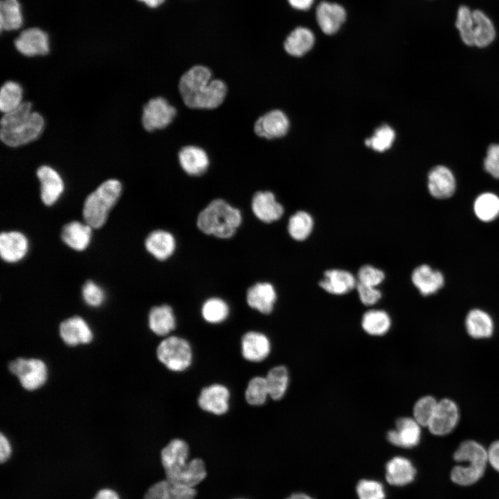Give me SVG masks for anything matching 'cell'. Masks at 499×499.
Wrapping results in <instances>:
<instances>
[{
	"instance_id": "obj_1",
	"label": "cell",
	"mask_w": 499,
	"mask_h": 499,
	"mask_svg": "<svg viewBox=\"0 0 499 499\" xmlns=\"http://www.w3.org/2000/svg\"><path fill=\"white\" fill-rule=\"evenodd\" d=\"M178 91L187 107L214 110L224 103L228 87L225 81L212 78L211 69L196 64L184 72L178 80Z\"/></svg>"
},
{
	"instance_id": "obj_15",
	"label": "cell",
	"mask_w": 499,
	"mask_h": 499,
	"mask_svg": "<svg viewBox=\"0 0 499 499\" xmlns=\"http://www.w3.org/2000/svg\"><path fill=\"white\" fill-rule=\"evenodd\" d=\"M40 182V197L47 206L55 204L62 194L64 185L60 175L52 167L41 166L36 171Z\"/></svg>"
},
{
	"instance_id": "obj_34",
	"label": "cell",
	"mask_w": 499,
	"mask_h": 499,
	"mask_svg": "<svg viewBox=\"0 0 499 499\" xmlns=\"http://www.w3.org/2000/svg\"><path fill=\"white\" fill-rule=\"evenodd\" d=\"M392 325L389 314L383 310L371 309L365 312L361 319L364 331L371 336H383L389 331Z\"/></svg>"
},
{
	"instance_id": "obj_5",
	"label": "cell",
	"mask_w": 499,
	"mask_h": 499,
	"mask_svg": "<svg viewBox=\"0 0 499 499\" xmlns=\"http://www.w3.org/2000/svg\"><path fill=\"white\" fill-rule=\"evenodd\" d=\"M242 220L240 212L222 199L211 201L199 214L198 228L220 238L231 237Z\"/></svg>"
},
{
	"instance_id": "obj_33",
	"label": "cell",
	"mask_w": 499,
	"mask_h": 499,
	"mask_svg": "<svg viewBox=\"0 0 499 499\" xmlns=\"http://www.w3.org/2000/svg\"><path fill=\"white\" fill-rule=\"evenodd\" d=\"M150 330L157 335H166L175 328V318L168 305L153 307L148 315Z\"/></svg>"
},
{
	"instance_id": "obj_13",
	"label": "cell",
	"mask_w": 499,
	"mask_h": 499,
	"mask_svg": "<svg viewBox=\"0 0 499 499\" xmlns=\"http://www.w3.org/2000/svg\"><path fill=\"white\" fill-rule=\"evenodd\" d=\"M421 427L413 417H400L396 421L395 428L387 432V439L396 446L413 448L420 441Z\"/></svg>"
},
{
	"instance_id": "obj_25",
	"label": "cell",
	"mask_w": 499,
	"mask_h": 499,
	"mask_svg": "<svg viewBox=\"0 0 499 499\" xmlns=\"http://www.w3.org/2000/svg\"><path fill=\"white\" fill-rule=\"evenodd\" d=\"M412 281L421 295L428 296L437 292L442 288L444 278L439 271L423 264L414 270Z\"/></svg>"
},
{
	"instance_id": "obj_49",
	"label": "cell",
	"mask_w": 499,
	"mask_h": 499,
	"mask_svg": "<svg viewBox=\"0 0 499 499\" xmlns=\"http://www.w3.org/2000/svg\"><path fill=\"white\" fill-rule=\"evenodd\" d=\"M356 289L360 301L365 306H373L381 298V292L376 287L357 283Z\"/></svg>"
},
{
	"instance_id": "obj_11",
	"label": "cell",
	"mask_w": 499,
	"mask_h": 499,
	"mask_svg": "<svg viewBox=\"0 0 499 499\" xmlns=\"http://www.w3.org/2000/svg\"><path fill=\"white\" fill-rule=\"evenodd\" d=\"M289 126L288 118L283 111L272 110L256 119L253 130L258 137L270 140L284 137Z\"/></svg>"
},
{
	"instance_id": "obj_16",
	"label": "cell",
	"mask_w": 499,
	"mask_h": 499,
	"mask_svg": "<svg viewBox=\"0 0 499 499\" xmlns=\"http://www.w3.org/2000/svg\"><path fill=\"white\" fill-rule=\"evenodd\" d=\"M229 397L230 393L227 387L221 384H212L201 390L198 403L204 411L222 415L229 410Z\"/></svg>"
},
{
	"instance_id": "obj_43",
	"label": "cell",
	"mask_w": 499,
	"mask_h": 499,
	"mask_svg": "<svg viewBox=\"0 0 499 499\" xmlns=\"http://www.w3.org/2000/svg\"><path fill=\"white\" fill-rule=\"evenodd\" d=\"M438 401L432 396L419 399L413 407V418L421 426L427 427L434 414Z\"/></svg>"
},
{
	"instance_id": "obj_3",
	"label": "cell",
	"mask_w": 499,
	"mask_h": 499,
	"mask_svg": "<svg viewBox=\"0 0 499 499\" xmlns=\"http://www.w3.org/2000/svg\"><path fill=\"white\" fill-rule=\"evenodd\" d=\"M33 105L23 102L16 109L7 112L1 119L0 139L7 146L17 148L37 139L44 128V119Z\"/></svg>"
},
{
	"instance_id": "obj_42",
	"label": "cell",
	"mask_w": 499,
	"mask_h": 499,
	"mask_svg": "<svg viewBox=\"0 0 499 499\" xmlns=\"http://www.w3.org/2000/svg\"><path fill=\"white\" fill-rule=\"evenodd\" d=\"M229 307L221 299L211 298L207 300L202 308V315L208 322L217 324L224 321L228 316Z\"/></svg>"
},
{
	"instance_id": "obj_38",
	"label": "cell",
	"mask_w": 499,
	"mask_h": 499,
	"mask_svg": "<svg viewBox=\"0 0 499 499\" xmlns=\"http://www.w3.org/2000/svg\"><path fill=\"white\" fill-rule=\"evenodd\" d=\"M474 211L482 221L493 220L499 216V198L491 193L480 195L474 202Z\"/></svg>"
},
{
	"instance_id": "obj_24",
	"label": "cell",
	"mask_w": 499,
	"mask_h": 499,
	"mask_svg": "<svg viewBox=\"0 0 499 499\" xmlns=\"http://www.w3.org/2000/svg\"><path fill=\"white\" fill-rule=\"evenodd\" d=\"M194 488L173 483L166 479L152 485L143 499H194Z\"/></svg>"
},
{
	"instance_id": "obj_50",
	"label": "cell",
	"mask_w": 499,
	"mask_h": 499,
	"mask_svg": "<svg viewBox=\"0 0 499 499\" xmlns=\"http://www.w3.org/2000/svg\"><path fill=\"white\" fill-rule=\"evenodd\" d=\"M488 462L499 472V440L493 442L487 450Z\"/></svg>"
},
{
	"instance_id": "obj_14",
	"label": "cell",
	"mask_w": 499,
	"mask_h": 499,
	"mask_svg": "<svg viewBox=\"0 0 499 499\" xmlns=\"http://www.w3.org/2000/svg\"><path fill=\"white\" fill-rule=\"evenodd\" d=\"M181 168L189 175L200 176L209 168L210 159L202 148L195 145L182 147L177 152Z\"/></svg>"
},
{
	"instance_id": "obj_46",
	"label": "cell",
	"mask_w": 499,
	"mask_h": 499,
	"mask_svg": "<svg viewBox=\"0 0 499 499\" xmlns=\"http://www.w3.org/2000/svg\"><path fill=\"white\" fill-rule=\"evenodd\" d=\"M385 279L383 270L371 265H362L357 274V282L363 285L376 287Z\"/></svg>"
},
{
	"instance_id": "obj_18",
	"label": "cell",
	"mask_w": 499,
	"mask_h": 499,
	"mask_svg": "<svg viewBox=\"0 0 499 499\" xmlns=\"http://www.w3.org/2000/svg\"><path fill=\"white\" fill-rule=\"evenodd\" d=\"M60 335L62 340L70 346L87 344L93 339L89 324L79 316L64 320L60 325Z\"/></svg>"
},
{
	"instance_id": "obj_47",
	"label": "cell",
	"mask_w": 499,
	"mask_h": 499,
	"mask_svg": "<svg viewBox=\"0 0 499 499\" xmlns=\"http://www.w3.org/2000/svg\"><path fill=\"white\" fill-rule=\"evenodd\" d=\"M82 295L85 302L89 306L98 307L105 301L103 288L92 281H87L82 286Z\"/></svg>"
},
{
	"instance_id": "obj_27",
	"label": "cell",
	"mask_w": 499,
	"mask_h": 499,
	"mask_svg": "<svg viewBox=\"0 0 499 499\" xmlns=\"http://www.w3.org/2000/svg\"><path fill=\"white\" fill-rule=\"evenodd\" d=\"M92 227L86 222L71 221L66 224L61 232L63 242L73 250H85L91 239Z\"/></svg>"
},
{
	"instance_id": "obj_19",
	"label": "cell",
	"mask_w": 499,
	"mask_h": 499,
	"mask_svg": "<svg viewBox=\"0 0 499 499\" xmlns=\"http://www.w3.org/2000/svg\"><path fill=\"white\" fill-rule=\"evenodd\" d=\"M270 351V340L262 333L249 331L241 338V353L248 361H263L268 356Z\"/></svg>"
},
{
	"instance_id": "obj_36",
	"label": "cell",
	"mask_w": 499,
	"mask_h": 499,
	"mask_svg": "<svg viewBox=\"0 0 499 499\" xmlns=\"http://www.w3.org/2000/svg\"><path fill=\"white\" fill-rule=\"evenodd\" d=\"M265 380L269 396L274 401L281 399L286 394L289 385V374L283 365L275 366L270 369Z\"/></svg>"
},
{
	"instance_id": "obj_7",
	"label": "cell",
	"mask_w": 499,
	"mask_h": 499,
	"mask_svg": "<svg viewBox=\"0 0 499 499\" xmlns=\"http://www.w3.org/2000/svg\"><path fill=\"white\" fill-rule=\"evenodd\" d=\"M158 360L173 371H182L191 364L192 349L185 339L170 336L164 339L157 348Z\"/></svg>"
},
{
	"instance_id": "obj_20",
	"label": "cell",
	"mask_w": 499,
	"mask_h": 499,
	"mask_svg": "<svg viewBox=\"0 0 499 499\" xmlns=\"http://www.w3.org/2000/svg\"><path fill=\"white\" fill-rule=\"evenodd\" d=\"M252 208L255 216L261 221L272 222L279 220L283 213V208L268 191L255 193L252 201Z\"/></svg>"
},
{
	"instance_id": "obj_32",
	"label": "cell",
	"mask_w": 499,
	"mask_h": 499,
	"mask_svg": "<svg viewBox=\"0 0 499 499\" xmlns=\"http://www.w3.org/2000/svg\"><path fill=\"white\" fill-rule=\"evenodd\" d=\"M315 37L308 28L297 27L286 37L283 47L290 55L300 57L311 49Z\"/></svg>"
},
{
	"instance_id": "obj_52",
	"label": "cell",
	"mask_w": 499,
	"mask_h": 499,
	"mask_svg": "<svg viewBox=\"0 0 499 499\" xmlns=\"http://www.w3.org/2000/svg\"><path fill=\"white\" fill-rule=\"evenodd\" d=\"M288 2L295 9L306 10L310 8L313 0H288Z\"/></svg>"
},
{
	"instance_id": "obj_2",
	"label": "cell",
	"mask_w": 499,
	"mask_h": 499,
	"mask_svg": "<svg viewBox=\"0 0 499 499\" xmlns=\"http://www.w3.org/2000/svg\"><path fill=\"white\" fill-rule=\"evenodd\" d=\"M189 448L180 439H172L161 452V459L166 480L177 484L194 488L207 475L202 459L195 458L186 462Z\"/></svg>"
},
{
	"instance_id": "obj_12",
	"label": "cell",
	"mask_w": 499,
	"mask_h": 499,
	"mask_svg": "<svg viewBox=\"0 0 499 499\" xmlns=\"http://www.w3.org/2000/svg\"><path fill=\"white\" fill-rule=\"evenodd\" d=\"M459 418L457 404L451 399H443L438 401L434 414L427 427L432 435H446L455 429Z\"/></svg>"
},
{
	"instance_id": "obj_4",
	"label": "cell",
	"mask_w": 499,
	"mask_h": 499,
	"mask_svg": "<svg viewBox=\"0 0 499 499\" xmlns=\"http://www.w3.org/2000/svg\"><path fill=\"white\" fill-rule=\"evenodd\" d=\"M457 462L466 465H457L450 473L451 480L460 486H470L477 482L484 475L488 463L487 450L473 440L462 441L453 454Z\"/></svg>"
},
{
	"instance_id": "obj_51",
	"label": "cell",
	"mask_w": 499,
	"mask_h": 499,
	"mask_svg": "<svg viewBox=\"0 0 499 499\" xmlns=\"http://www.w3.org/2000/svg\"><path fill=\"white\" fill-rule=\"evenodd\" d=\"M11 446L8 438L1 434L0 437V460L1 463L6 462L11 455Z\"/></svg>"
},
{
	"instance_id": "obj_17",
	"label": "cell",
	"mask_w": 499,
	"mask_h": 499,
	"mask_svg": "<svg viewBox=\"0 0 499 499\" xmlns=\"http://www.w3.org/2000/svg\"><path fill=\"white\" fill-rule=\"evenodd\" d=\"M28 246V238L21 232L10 231L1 234L0 254L6 262L12 263L21 261L26 255Z\"/></svg>"
},
{
	"instance_id": "obj_23",
	"label": "cell",
	"mask_w": 499,
	"mask_h": 499,
	"mask_svg": "<svg viewBox=\"0 0 499 499\" xmlns=\"http://www.w3.org/2000/svg\"><path fill=\"white\" fill-rule=\"evenodd\" d=\"M345 17V10L337 3L322 1L317 8V23L322 30L327 35L335 33L344 21Z\"/></svg>"
},
{
	"instance_id": "obj_48",
	"label": "cell",
	"mask_w": 499,
	"mask_h": 499,
	"mask_svg": "<svg viewBox=\"0 0 499 499\" xmlns=\"http://www.w3.org/2000/svg\"><path fill=\"white\" fill-rule=\"evenodd\" d=\"M484 167L493 177L499 179V145L492 144L488 150Z\"/></svg>"
},
{
	"instance_id": "obj_40",
	"label": "cell",
	"mask_w": 499,
	"mask_h": 499,
	"mask_svg": "<svg viewBox=\"0 0 499 499\" xmlns=\"http://www.w3.org/2000/svg\"><path fill=\"white\" fill-rule=\"evenodd\" d=\"M455 26L463 42L467 46H474V21L472 11L467 6L459 8Z\"/></svg>"
},
{
	"instance_id": "obj_21",
	"label": "cell",
	"mask_w": 499,
	"mask_h": 499,
	"mask_svg": "<svg viewBox=\"0 0 499 499\" xmlns=\"http://www.w3.org/2000/svg\"><path fill=\"white\" fill-rule=\"evenodd\" d=\"M428 187L432 196L446 199L455 190V180L452 172L446 166H437L428 174Z\"/></svg>"
},
{
	"instance_id": "obj_39",
	"label": "cell",
	"mask_w": 499,
	"mask_h": 499,
	"mask_svg": "<svg viewBox=\"0 0 499 499\" xmlns=\"http://www.w3.org/2000/svg\"><path fill=\"white\" fill-rule=\"evenodd\" d=\"M23 89L17 82L9 80L4 82L0 91V110L6 114L17 107L23 102Z\"/></svg>"
},
{
	"instance_id": "obj_54",
	"label": "cell",
	"mask_w": 499,
	"mask_h": 499,
	"mask_svg": "<svg viewBox=\"0 0 499 499\" xmlns=\"http://www.w3.org/2000/svg\"><path fill=\"white\" fill-rule=\"evenodd\" d=\"M144 4L147 8L152 10H155L160 7L166 0H137Z\"/></svg>"
},
{
	"instance_id": "obj_45",
	"label": "cell",
	"mask_w": 499,
	"mask_h": 499,
	"mask_svg": "<svg viewBox=\"0 0 499 499\" xmlns=\"http://www.w3.org/2000/svg\"><path fill=\"white\" fill-rule=\"evenodd\" d=\"M359 499H384L385 494L383 485L377 481L362 480L356 487Z\"/></svg>"
},
{
	"instance_id": "obj_44",
	"label": "cell",
	"mask_w": 499,
	"mask_h": 499,
	"mask_svg": "<svg viewBox=\"0 0 499 499\" xmlns=\"http://www.w3.org/2000/svg\"><path fill=\"white\" fill-rule=\"evenodd\" d=\"M395 133L392 128L383 125L378 128L373 136L366 139L365 145L378 152L389 149L394 140Z\"/></svg>"
},
{
	"instance_id": "obj_35",
	"label": "cell",
	"mask_w": 499,
	"mask_h": 499,
	"mask_svg": "<svg viewBox=\"0 0 499 499\" xmlns=\"http://www.w3.org/2000/svg\"><path fill=\"white\" fill-rule=\"evenodd\" d=\"M474 21V45L484 48L494 40L496 32L490 19L481 10L472 11Z\"/></svg>"
},
{
	"instance_id": "obj_26",
	"label": "cell",
	"mask_w": 499,
	"mask_h": 499,
	"mask_svg": "<svg viewBox=\"0 0 499 499\" xmlns=\"http://www.w3.org/2000/svg\"><path fill=\"white\" fill-rule=\"evenodd\" d=\"M277 293L269 283H258L250 287L247 292L248 305L263 314H269L273 309Z\"/></svg>"
},
{
	"instance_id": "obj_10",
	"label": "cell",
	"mask_w": 499,
	"mask_h": 499,
	"mask_svg": "<svg viewBox=\"0 0 499 499\" xmlns=\"http://www.w3.org/2000/svg\"><path fill=\"white\" fill-rule=\"evenodd\" d=\"M11 373L15 375L21 386L27 390H35L42 387L47 378L45 363L36 358H19L8 365Z\"/></svg>"
},
{
	"instance_id": "obj_37",
	"label": "cell",
	"mask_w": 499,
	"mask_h": 499,
	"mask_svg": "<svg viewBox=\"0 0 499 499\" xmlns=\"http://www.w3.org/2000/svg\"><path fill=\"white\" fill-rule=\"evenodd\" d=\"M313 226L314 220L310 214L304 211H299L290 218L288 230L293 239L301 241L310 235Z\"/></svg>"
},
{
	"instance_id": "obj_8",
	"label": "cell",
	"mask_w": 499,
	"mask_h": 499,
	"mask_svg": "<svg viewBox=\"0 0 499 499\" xmlns=\"http://www.w3.org/2000/svg\"><path fill=\"white\" fill-rule=\"evenodd\" d=\"M15 32L17 36L13 40V45L23 57L40 58L50 54V37L43 29L39 27H28Z\"/></svg>"
},
{
	"instance_id": "obj_22",
	"label": "cell",
	"mask_w": 499,
	"mask_h": 499,
	"mask_svg": "<svg viewBox=\"0 0 499 499\" xmlns=\"http://www.w3.org/2000/svg\"><path fill=\"white\" fill-rule=\"evenodd\" d=\"M357 283V279L350 272L341 269H331L324 272V278L319 285L329 293L340 295L356 288Z\"/></svg>"
},
{
	"instance_id": "obj_30",
	"label": "cell",
	"mask_w": 499,
	"mask_h": 499,
	"mask_svg": "<svg viewBox=\"0 0 499 499\" xmlns=\"http://www.w3.org/2000/svg\"><path fill=\"white\" fill-rule=\"evenodd\" d=\"M24 15L19 0H0V33L21 30Z\"/></svg>"
},
{
	"instance_id": "obj_41",
	"label": "cell",
	"mask_w": 499,
	"mask_h": 499,
	"mask_svg": "<svg viewBox=\"0 0 499 499\" xmlns=\"http://www.w3.org/2000/svg\"><path fill=\"white\" fill-rule=\"evenodd\" d=\"M245 396L247 403L251 405L264 404L269 396L265 377L252 378L247 384Z\"/></svg>"
},
{
	"instance_id": "obj_28",
	"label": "cell",
	"mask_w": 499,
	"mask_h": 499,
	"mask_svg": "<svg viewBox=\"0 0 499 499\" xmlns=\"http://www.w3.org/2000/svg\"><path fill=\"white\" fill-rule=\"evenodd\" d=\"M415 474L412 462L403 457H394L386 465L385 478L392 485H406L413 481Z\"/></svg>"
},
{
	"instance_id": "obj_29",
	"label": "cell",
	"mask_w": 499,
	"mask_h": 499,
	"mask_svg": "<svg viewBox=\"0 0 499 499\" xmlns=\"http://www.w3.org/2000/svg\"><path fill=\"white\" fill-rule=\"evenodd\" d=\"M147 251L158 260L167 259L175 248V240L171 234L164 230L151 232L145 240Z\"/></svg>"
},
{
	"instance_id": "obj_53",
	"label": "cell",
	"mask_w": 499,
	"mask_h": 499,
	"mask_svg": "<svg viewBox=\"0 0 499 499\" xmlns=\"http://www.w3.org/2000/svg\"><path fill=\"white\" fill-rule=\"evenodd\" d=\"M94 499H120L118 494L110 489L100 490Z\"/></svg>"
},
{
	"instance_id": "obj_9",
	"label": "cell",
	"mask_w": 499,
	"mask_h": 499,
	"mask_svg": "<svg viewBox=\"0 0 499 499\" xmlns=\"http://www.w3.org/2000/svg\"><path fill=\"white\" fill-rule=\"evenodd\" d=\"M177 109L162 96L150 98L143 107L141 124L147 132L162 130L172 123Z\"/></svg>"
},
{
	"instance_id": "obj_6",
	"label": "cell",
	"mask_w": 499,
	"mask_h": 499,
	"mask_svg": "<svg viewBox=\"0 0 499 499\" xmlns=\"http://www.w3.org/2000/svg\"><path fill=\"white\" fill-rule=\"evenodd\" d=\"M121 191L122 185L116 179H109L101 183L85 200L82 209L85 222L92 228L101 227L120 198Z\"/></svg>"
},
{
	"instance_id": "obj_31",
	"label": "cell",
	"mask_w": 499,
	"mask_h": 499,
	"mask_svg": "<svg viewBox=\"0 0 499 499\" xmlns=\"http://www.w3.org/2000/svg\"><path fill=\"white\" fill-rule=\"evenodd\" d=\"M465 326L468 334L475 339L490 338L494 329L491 317L480 309H473L469 312Z\"/></svg>"
},
{
	"instance_id": "obj_55",
	"label": "cell",
	"mask_w": 499,
	"mask_h": 499,
	"mask_svg": "<svg viewBox=\"0 0 499 499\" xmlns=\"http://www.w3.org/2000/svg\"><path fill=\"white\" fill-rule=\"evenodd\" d=\"M286 499H313L304 493H294Z\"/></svg>"
}]
</instances>
